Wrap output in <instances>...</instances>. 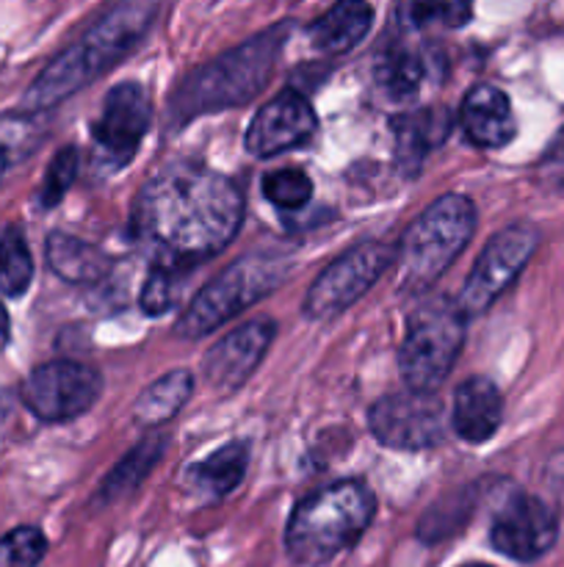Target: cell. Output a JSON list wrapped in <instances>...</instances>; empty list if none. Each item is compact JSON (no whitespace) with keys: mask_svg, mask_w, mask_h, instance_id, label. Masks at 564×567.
<instances>
[{"mask_svg":"<svg viewBox=\"0 0 564 567\" xmlns=\"http://www.w3.org/2000/svg\"><path fill=\"white\" fill-rule=\"evenodd\" d=\"M153 120V105L138 83H116L103 100L97 122H94V147L97 164L105 172L122 169L130 164Z\"/></svg>","mask_w":564,"mask_h":567,"instance_id":"cell-12","label":"cell"},{"mask_svg":"<svg viewBox=\"0 0 564 567\" xmlns=\"http://www.w3.org/2000/svg\"><path fill=\"white\" fill-rule=\"evenodd\" d=\"M48 551V540L33 526H22L0 540V567H36Z\"/></svg>","mask_w":564,"mask_h":567,"instance_id":"cell-28","label":"cell"},{"mask_svg":"<svg viewBox=\"0 0 564 567\" xmlns=\"http://www.w3.org/2000/svg\"><path fill=\"white\" fill-rule=\"evenodd\" d=\"M42 138L36 120L28 114L0 116V169L25 158Z\"/></svg>","mask_w":564,"mask_h":567,"instance_id":"cell-27","label":"cell"},{"mask_svg":"<svg viewBox=\"0 0 564 567\" xmlns=\"http://www.w3.org/2000/svg\"><path fill=\"white\" fill-rule=\"evenodd\" d=\"M75 175H77V150L75 147L59 150L55 158L50 161L42 188H39V205H42V208H53V205H59L61 197L70 192Z\"/></svg>","mask_w":564,"mask_h":567,"instance_id":"cell-29","label":"cell"},{"mask_svg":"<svg viewBox=\"0 0 564 567\" xmlns=\"http://www.w3.org/2000/svg\"><path fill=\"white\" fill-rule=\"evenodd\" d=\"M547 482H551L553 493L564 498V452H558L547 465Z\"/></svg>","mask_w":564,"mask_h":567,"instance_id":"cell-33","label":"cell"},{"mask_svg":"<svg viewBox=\"0 0 564 567\" xmlns=\"http://www.w3.org/2000/svg\"><path fill=\"white\" fill-rule=\"evenodd\" d=\"M368 426L382 446L424 452L446 435V410L435 393H393L370 408Z\"/></svg>","mask_w":564,"mask_h":567,"instance_id":"cell-11","label":"cell"},{"mask_svg":"<svg viewBox=\"0 0 564 567\" xmlns=\"http://www.w3.org/2000/svg\"><path fill=\"white\" fill-rule=\"evenodd\" d=\"M315 133V111L299 92H282L252 116L247 131V150L258 158L310 142Z\"/></svg>","mask_w":564,"mask_h":567,"instance_id":"cell-15","label":"cell"},{"mask_svg":"<svg viewBox=\"0 0 564 567\" xmlns=\"http://www.w3.org/2000/svg\"><path fill=\"white\" fill-rule=\"evenodd\" d=\"M393 127H396L398 161H401L407 172H418L426 153L446 138L451 120H448L442 111L426 109L418 111V114L396 116V120H393Z\"/></svg>","mask_w":564,"mask_h":567,"instance_id":"cell-22","label":"cell"},{"mask_svg":"<svg viewBox=\"0 0 564 567\" xmlns=\"http://www.w3.org/2000/svg\"><path fill=\"white\" fill-rule=\"evenodd\" d=\"M138 302H142V310L147 316H164L166 310L171 308V302H175L169 271H164V269L149 271L147 282H144V288H142V297H138Z\"/></svg>","mask_w":564,"mask_h":567,"instance_id":"cell-31","label":"cell"},{"mask_svg":"<svg viewBox=\"0 0 564 567\" xmlns=\"http://www.w3.org/2000/svg\"><path fill=\"white\" fill-rule=\"evenodd\" d=\"M503 421V399L495 382L487 377H470L453 393L451 424L462 441L487 443Z\"/></svg>","mask_w":564,"mask_h":567,"instance_id":"cell-17","label":"cell"},{"mask_svg":"<svg viewBox=\"0 0 564 567\" xmlns=\"http://www.w3.org/2000/svg\"><path fill=\"white\" fill-rule=\"evenodd\" d=\"M153 3H119L100 17L83 39H77L72 48L55 55L48 64V70L33 81V86L25 94V109L48 111L55 103L75 94L77 89L88 86L97 81L103 72H108L122 55L136 48L138 39L147 33L155 17Z\"/></svg>","mask_w":564,"mask_h":567,"instance_id":"cell-2","label":"cell"},{"mask_svg":"<svg viewBox=\"0 0 564 567\" xmlns=\"http://www.w3.org/2000/svg\"><path fill=\"white\" fill-rule=\"evenodd\" d=\"M288 22L269 28L249 42L227 50L202 70L191 72L169 100V120L175 116V122H186L191 116L249 103L269 83L276 55L288 39Z\"/></svg>","mask_w":564,"mask_h":567,"instance_id":"cell-3","label":"cell"},{"mask_svg":"<svg viewBox=\"0 0 564 567\" xmlns=\"http://www.w3.org/2000/svg\"><path fill=\"white\" fill-rule=\"evenodd\" d=\"M437 59L440 55L429 48H409V44L387 48L376 64V83L393 100H409L429 78L437 75Z\"/></svg>","mask_w":564,"mask_h":567,"instance_id":"cell-18","label":"cell"},{"mask_svg":"<svg viewBox=\"0 0 564 567\" xmlns=\"http://www.w3.org/2000/svg\"><path fill=\"white\" fill-rule=\"evenodd\" d=\"M464 343V316L448 297H426L407 319L398 369L415 393H435L451 374Z\"/></svg>","mask_w":564,"mask_h":567,"instance_id":"cell-7","label":"cell"},{"mask_svg":"<svg viewBox=\"0 0 564 567\" xmlns=\"http://www.w3.org/2000/svg\"><path fill=\"white\" fill-rule=\"evenodd\" d=\"M48 264L61 280L77 282V286H86V282H97L100 277L108 275L111 258L97 249L94 244L81 241L75 236H66V233H50L48 236Z\"/></svg>","mask_w":564,"mask_h":567,"instance_id":"cell-20","label":"cell"},{"mask_svg":"<svg viewBox=\"0 0 564 567\" xmlns=\"http://www.w3.org/2000/svg\"><path fill=\"white\" fill-rule=\"evenodd\" d=\"M103 380L88 365L75 360H53L28 374L22 382V402L48 424H64L77 419L97 402Z\"/></svg>","mask_w":564,"mask_h":567,"instance_id":"cell-10","label":"cell"},{"mask_svg":"<svg viewBox=\"0 0 564 567\" xmlns=\"http://www.w3.org/2000/svg\"><path fill=\"white\" fill-rule=\"evenodd\" d=\"M370 22H374V9L368 3L343 0L307 28V37L324 53H346L363 42L365 33L370 31Z\"/></svg>","mask_w":564,"mask_h":567,"instance_id":"cell-19","label":"cell"},{"mask_svg":"<svg viewBox=\"0 0 564 567\" xmlns=\"http://www.w3.org/2000/svg\"><path fill=\"white\" fill-rule=\"evenodd\" d=\"M393 260H396V247L390 244H359V247L343 252L310 286L307 299H304V316L324 321L343 313L390 269Z\"/></svg>","mask_w":564,"mask_h":567,"instance_id":"cell-9","label":"cell"},{"mask_svg":"<svg viewBox=\"0 0 564 567\" xmlns=\"http://www.w3.org/2000/svg\"><path fill=\"white\" fill-rule=\"evenodd\" d=\"M374 493L363 482H337L296 504L288 520L285 546L296 563H330L363 537L374 520Z\"/></svg>","mask_w":564,"mask_h":567,"instance_id":"cell-4","label":"cell"},{"mask_svg":"<svg viewBox=\"0 0 564 567\" xmlns=\"http://www.w3.org/2000/svg\"><path fill=\"white\" fill-rule=\"evenodd\" d=\"M288 260L282 255L252 252L238 258L227 266L221 275H216L202 291L194 297L186 313L177 321V336L180 338H202L208 332L219 330L230 319H236L241 310L252 308L258 299L274 291L288 277Z\"/></svg>","mask_w":564,"mask_h":567,"instance_id":"cell-6","label":"cell"},{"mask_svg":"<svg viewBox=\"0 0 564 567\" xmlns=\"http://www.w3.org/2000/svg\"><path fill=\"white\" fill-rule=\"evenodd\" d=\"M470 11L473 9L468 3H409L398 9V17L412 28L435 25V22L459 28L470 20Z\"/></svg>","mask_w":564,"mask_h":567,"instance_id":"cell-30","label":"cell"},{"mask_svg":"<svg viewBox=\"0 0 564 567\" xmlns=\"http://www.w3.org/2000/svg\"><path fill=\"white\" fill-rule=\"evenodd\" d=\"M558 537L556 513L542 498L512 493L492 520V548L518 563H534Z\"/></svg>","mask_w":564,"mask_h":567,"instance_id":"cell-13","label":"cell"},{"mask_svg":"<svg viewBox=\"0 0 564 567\" xmlns=\"http://www.w3.org/2000/svg\"><path fill=\"white\" fill-rule=\"evenodd\" d=\"M194 391V377L188 371H171L147 388L133 404V419L144 426H158L175 419Z\"/></svg>","mask_w":564,"mask_h":567,"instance_id":"cell-23","label":"cell"},{"mask_svg":"<svg viewBox=\"0 0 564 567\" xmlns=\"http://www.w3.org/2000/svg\"><path fill=\"white\" fill-rule=\"evenodd\" d=\"M241 216L243 199L230 177L199 164H175L138 192L133 230L158 258L155 269L171 271L221 252Z\"/></svg>","mask_w":564,"mask_h":567,"instance_id":"cell-1","label":"cell"},{"mask_svg":"<svg viewBox=\"0 0 564 567\" xmlns=\"http://www.w3.org/2000/svg\"><path fill=\"white\" fill-rule=\"evenodd\" d=\"M160 454H164V435H155V437H147V441H142V446L133 449V452L127 454L114 471H111L108 480L103 482L100 496H103L105 502H114V498L125 496L127 491H133V487L149 474V468H153V463H158Z\"/></svg>","mask_w":564,"mask_h":567,"instance_id":"cell-24","label":"cell"},{"mask_svg":"<svg viewBox=\"0 0 564 567\" xmlns=\"http://www.w3.org/2000/svg\"><path fill=\"white\" fill-rule=\"evenodd\" d=\"M33 280V258L25 236L17 227L0 233V291L6 297H22Z\"/></svg>","mask_w":564,"mask_h":567,"instance_id":"cell-25","label":"cell"},{"mask_svg":"<svg viewBox=\"0 0 564 567\" xmlns=\"http://www.w3.org/2000/svg\"><path fill=\"white\" fill-rule=\"evenodd\" d=\"M274 336V321L252 319L238 327L236 332L221 338V341H216L202 360V371L208 377L210 388H216L219 393H230L241 388L260 365Z\"/></svg>","mask_w":564,"mask_h":567,"instance_id":"cell-14","label":"cell"},{"mask_svg":"<svg viewBox=\"0 0 564 567\" xmlns=\"http://www.w3.org/2000/svg\"><path fill=\"white\" fill-rule=\"evenodd\" d=\"M462 567H492V565H484V563H468V565H462Z\"/></svg>","mask_w":564,"mask_h":567,"instance_id":"cell-35","label":"cell"},{"mask_svg":"<svg viewBox=\"0 0 564 567\" xmlns=\"http://www.w3.org/2000/svg\"><path fill=\"white\" fill-rule=\"evenodd\" d=\"M540 247V230L531 221H514L487 241L464 280L457 302L464 321L481 316L514 280Z\"/></svg>","mask_w":564,"mask_h":567,"instance_id":"cell-8","label":"cell"},{"mask_svg":"<svg viewBox=\"0 0 564 567\" xmlns=\"http://www.w3.org/2000/svg\"><path fill=\"white\" fill-rule=\"evenodd\" d=\"M536 181L547 188H562L564 186V131L558 133L556 142L547 147L545 158L536 166Z\"/></svg>","mask_w":564,"mask_h":567,"instance_id":"cell-32","label":"cell"},{"mask_svg":"<svg viewBox=\"0 0 564 567\" xmlns=\"http://www.w3.org/2000/svg\"><path fill=\"white\" fill-rule=\"evenodd\" d=\"M263 194L276 208L299 210L313 197V183H310L307 172L285 166V169H274L263 177Z\"/></svg>","mask_w":564,"mask_h":567,"instance_id":"cell-26","label":"cell"},{"mask_svg":"<svg viewBox=\"0 0 564 567\" xmlns=\"http://www.w3.org/2000/svg\"><path fill=\"white\" fill-rule=\"evenodd\" d=\"M476 233V205L462 194L435 199L401 236L396 247V280L401 291L418 293L435 286L464 252Z\"/></svg>","mask_w":564,"mask_h":567,"instance_id":"cell-5","label":"cell"},{"mask_svg":"<svg viewBox=\"0 0 564 567\" xmlns=\"http://www.w3.org/2000/svg\"><path fill=\"white\" fill-rule=\"evenodd\" d=\"M9 313H6V308L0 305V352H3V347L9 343Z\"/></svg>","mask_w":564,"mask_h":567,"instance_id":"cell-34","label":"cell"},{"mask_svg":"<svg viewBox=\"0 0 564 567\" xmlns=\"http://www.w3.org/2000/svg\"><path fill=\"white\" fill-rule=\"evenodd\" d=\"M249 465V446L247 443H227L219 452L208 454L205 460L194 463L188 468L191 476V487L202 493L205 498H224L227 493L236 491L247 476Z\"/></svg>","mask_w":564,"mask_h":567,"instance_id":"cell-21","label":"cell"},{"mask_svg":"<svg viewBox=\"0 0 564 567\" xmlns=\"http://www.w3.org/2000/svg\"><path fill=\"white\" fill-rule=\"evenodd\" d=\"M462 131L476 147L498 150L514 138V114L506 94L495 86H473L462 100L459 111Z\"/></svg>","mask_w":564,"mask_h":567,"instance_id":"cell-16","label":"cell"}]
</instances>
